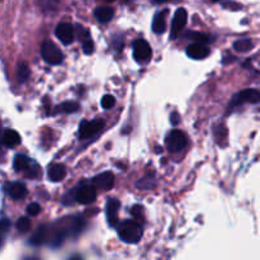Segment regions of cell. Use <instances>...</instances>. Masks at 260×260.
Returning a JSON list of instances; mask_svg holds the SVG:
<instances>
[{"mask_svg": "<svg viewBox=\"0 0 260 260\" xmlns=\"http://www.w3.org/2000/svg\"><path fill=\"white\" fill-rule=\"evenodd\" d=\"M118 235L121 240L128 244H136L142 238V228L136 221H124L118 229Z\"/></svg>", "mask_w": 260, "mask_h": 260, "instance_id": "cell-1", "label": "cell"}, {"mask_svg": "<svg viewBox=\"0 0 260 260\" xmlns=\"http://www.w3.org/2000/svg\"><path fill=\"white\" fill-rule=\"evenodd\" d=\"M41 55L43 60L50 65H58L62 62L63 55L60 51V48L51 41H45L41 46Z\"/></svg>", "mask_w": 260, "mask_h": 260, "instance_id": "cell-2", "label": "cell"}, {"mask_svg": "<svg viewBox=\"0 0 260 260\" xmlns=\"http://www.w3.org/2000/svg\"><path fill=\"white\" fill-rule=\"evenodd\" d=\"M187 136L179 129H174L167 137V147L170 152H179L187 146Z\"/></svg>", "mask_w": 260, "mask_h": 260, "instance_id": "cell-3", "label": "cell"}, {"mask_svg": "<svg viewBox=\"0 0 260 260\" xmlns=\"http://www.w3.org/2000/svg\"><path fill=\"white\" fill-rule=\"evenodd\" d=\"M188 19V13L184 8H179L175 12L174 18H173V24H172V32H170V40H175L178 36L180 35L183 29H184L185 24H187Z\"/></svg>", "mask_w": 260, "mask_h": 260, "instance_id": "cell-4", "label": "cell"}, {"mask_svg": "<svg viewBox=\"0 0 260 260\" xmlns=\"http://www.w3.org/2000/svg\"><path fill=\"white\" fill-rule=\"evenodd\" d=\"M104 127V121L103 119H95V121L86 122L84 121L80 124V128H79V134H80V139L85 140L89 137L94 136L95 134H98L99 131H102Z\"/></svg>", "mask_w": 260, "mask_h": 260, "instance_id": "cell-5", "label": "cell"}, {"mask_svg": "<svg viewBox=\"0 0 260 260\" xmlns=\"http://www.w3.org/2000/svg\"><path fill=\"white\" fill-rule=\"evenodd\" d=\"M260 102V91L256 89H245L236 94L231 101L233 106H239L241 103H259Z\"/></svg>", "mask_w": 260, "mask_h": 260, "instance_id": "cell-6", "label": "cell"}, {"mask_svg": "<svg viewBox=\"0 0 260 260\" xmlns=\"http://www.w3.org/2000/svg\"><path fill=\"white\" fill-rule=\"evenodd\" d=\"M134 56L139 62H145L152 56L151 47L145 40H136L134 43Z\"/></svg>", "mask_w": 260, "mask_h": 260, "instance_id": "cell-7", "label": "cell"}, {"mask_svg": "<svg viewBox=\"0 0 260 260\" xmlns=\"http://www.w3.org/2000/svg\"><path fill=\"white\" fill-rule=\"evenodd\" d=\"M55 35L63 45H70L75 38V29L70 23H60L56 27Z\"/></svg>", "mask_w": 260, "mask_h": 260, "instance_id": "cell-8", "label": "cell"}, {"mask_svg": "<svg viewBox=\"0 0 260 260\" xmlns=\"http://www.w3.org/2000/svg\"><path fill=\"white\" fill-rule=\"evenodd\" d=\"M96 189L94 185H84L76 192V201L81 205H90L95 201Z\"/></svg>", "mask_w": 260, "mask_h": 260, "instance_id": "cell-9", "label": "cell"}, {"mask_svg": "<svg viewBox=\"0 0 260 260\" xmlns=\"http://www.w3.org/2000/svg\"><path fill=\"white\" fill-rule=\"evenodd\" d=\"M93 184L103 190H109L114 185V175L111 172H104L93 178Z\"/></svg>", "mask_w": 260, "mask_h": 260, "instance_id": "cell-10", "label": "cell"}, {"mask_svg": "<svg viewBox=\"0 0 260 260\" xmlns=\"http://www.w3.org/2000/svg\"><path fill=\"white\" fill-rule=\"evenodd\" d=\"M187 55L194 60H202L210 55V50L207 46L202 43H192L187 47Z\"/></svg>", "mask_w": 260, "mask_h": 260, "instance_id": "cell-11", "label": "cell"}, {"mask_svg": "<svg viewBox=\"0 0 260 260\" xmlns=\"http://www.w3.org/2000/svg\"><path fill=\"white\" fill-rule=\"evenodd\" d=\"M119 202L117 200H109L107 203L106 212H107V218H108V222L111 226H116L118 222V217H117V212L119 210Z\"/></svg>", "mask_w": 260, "mask_h": 260, "instance_id": "cell-12", "label": "cell"}, {"mask_svg": "<svg viewBox=\"0 0 260 260\" xmlns=\"http://www.w3.org/2000/svg\"><path fill=\"white\" fill-rule=\"evenodd\" d=\"M167 15L168 10H162V12L157 13L154 18V22H152V30L157 35H161L167 29Z\"/></svg>", "mask_w": 260, "mask_h": 260, "instance_id": "cell-13", "label": "cell"}, {"mask_svg": "<svg viewBox=\"0 0 260 260\" xmlns=\"http://www.w3.org/2000/svg\"><path fill=\"white\" fill-rule=\"evenodd\" d=\"M20 142V136L17 131L14 129H7L4 131L2 136V144L7 147H15L17 145H19Z\"/></svg>", "mask_w": 260, "mask_h": 260, "instance_id": "cell-14", "label": "cell"}, {"mask_svg": "<svg viewBox=\"0 0 260 260\" xmlns=\"http://www.w3.org/2000/svg\"><path fill=\"white\" fill-rule=\"evenodd\" d=\"M65 177H66V169L63 165L53 164L52 167L48 169V178H50L52 182H61Z\"/></svg>", "mask_w": 260, "mask_h": 260, "instance_id": "cell-15", "label": "cell"}, {"mask_svg": "<svg viewBox=\"0 0 260 260\" xmlns=\"http://www.w3.org/2000/svg\"><path fill=\"white\" fill-rule=\"evenodd\" d=\"M94 15L101 23H107L113 18L114 10L109 7H99L94 12Z\"/></svg>", "mask_w": 260, "mask_h": 260, "instance_id": "cell-16", "label": "cell"}, {"mask_svg": "<svg viewBox=\"0 0 260 260\" xmlns=\"http://www.w3.org/2000/svg\"><path fill=\"white\" fill-rule=\"evenodd\" d=\"M9 194L13 200H23L27 196V188L22 183H14L10 185Z\"/></svg>", "mask_w": 260, "mask_h": 260, "instance_id": "cell-17", "label": "cell"}, {"mask_svg": "<svg viewBox=\"0 0 260 260\" xmlns=\"http://www.w3.org/2000/svg\"><path fill=\"white\" fill-rule=\"evenodd\" d=\"M46 238H47V228L46 226H41L40 229H38L37 231H36L35 234L32 235V238H30L29 243L32 244V245H42L43 243H45Z\"/></svg>", "mask_w": 260, "mask_h": 260, "instance_id": "cell-18", "label": "cell"}, {"mask_svg": "<svg viewBox=\"0 0 260 260\" xmlns=\"http://www.w3.org/2000/svg\"><path fill=\"white\" fill-rule=\"evenodd\" d=\"M30 167V160L24 155H17L14 159V169L17 172H27Z\"/></svg>", "mask_w": 260, "mask_h": 260, "instance_id": "cell-19", "label": "cell"}, {"mask_svg": "<svg viewBox=\"0 0 260 260\" xmlns=\"http://www.w3.org/2000/svg\"><path fill=\"white\" fill-rule=\"evenodd\" d=\"M254 47L253 41L249 40V38H243V40H238L234 43V48H235L238 52H248L251 48Z\"/></svg>", "mask_w": 260, "mask_h": 260, "instance_id": "cell-20", "label": "cell"}, {"mask_svg": "<svg viewBox=\"0 0 260 260\" xmlns=\"http://www.w3.org/2000/svg\"><path fill=\"white\" fill-rule=\"evenodd\" d=\"M29 74H30L29 68L27 66V63L24 62L19 63V66H18V73H17L19 83H24V81H27L28 78H29Z\"/></svg>", "mask_w": 260, "mask_h": 260, "instance_id": "cell-21", "label": "cell"}, {"mask_svg": "<svg viewBox=\"0 0 260 260\" xmlns=\"http://www.w3.org/2000/svg\"><path fill=\"white\" fill-rule=\"evenodd\" d=\"M38 4L42 8L43 12H53L58 5V0H38Z\"/></svg>", "mask_w": 260, "mask_h": 260, "instance_id": "cell-22", "label": "cell"}, {"mask_svg": "<svg viewBox=\"0 0 260 260\" xmlns=\"http://www.w3.org/2000/svg\"><path fill=\"white\" fill-rule=\"evenodd\" d=\"M187 37L190 38V40L196 41V43H202V45L210 42V38H208V36L202 35V33H198V32H189L187 35Z\"/></svg>", "mask_w": 260, "mask_h": 260, "instance_id": "cell-23", "label": "cell"}, {"mask_svg": "<svg viewBox=\"0 0 260 260\" xmlns=\"http://www.w3.org/2000/svg\"><path fill=\"white\" fill-rule=\"evenodd\" d=\"M60 109L65 113H75L79 109V104L76 102H65V103L61 104Z\"/></svg>", "mask_w": 260, "mask_h": 260, "instance_id": "cell-24", "label": "cell"}, {"mask_svg": "<svg viewBox=\"0 0 260 260\" xmlns=\"http://www.w3.org/2000/svg\"><path fill=\"white\" fill-rule=\"evenodd\" d=\"M17 229L20 233H27L30 229V221L27 217H20L17 222Z\"/></svg>", "mask_w": 260, "mask_h": 260, "instance_id": "cell-25", "label": "cell"}, {"mask_svg": "<svg viewBox=\"0 0 260 260\" xmlns=\"http://www.w3.org/2000/svg\"><path fill=\"white\" fill-rule=\"evenodd\" d=\"M116 104V99H114L113 95H104L103 98H102V107H103L104 109H111L112 107Z\"/></svg>", "mask_w": 260, "mask_h": 260, "instance_id": "cell-26", "label": "cell"}, {"mask_svg": "<svg viewBox=\"0 0 260 260\" xmlns=\"http://www.w3.org/2000/svg\"><path fill=\"white\" fill-rule=\"evenodd\" d=\"M131 215L134 216L136 220H141L142 216H144V208L139 205H135L134 207L131 208Z\"/></svg>", "mask_w": 260, "mask_h": 260, "instance_id": "cell-27", "label": "cell"}, {"mask_svg": "<svg viewBox=\"0 0 260 260\" xmlns=\"http://www.w3.org/2000/svg\"><path fill=\"white\" fill-rule=\"evenodd\" d=\"M83 50H84V53H85V55H90V53H93L94 43H93V41L90 40V38H89V40H86V41H84Z\"/></svg>", "mask_w": 260, "mask_h": 260, "instance_id": "cell-28", "label": "cell"}, {"mask_svg": "<svg viewBox=\"0 0 260 260\" xmlns=\"http://www.w3.org/2000/svg\"><path fill=\"white\" fill-rule=\"evenodd\" d=\"M41 211V207L40 205H37V203H32V205H29L27 207V212L29 213L30 216H37L38 213H40Z\"/></svg>", "mask_w": 260, "mask_h": 260, "instance_id": "cell-29", "label": "cell"}, {"mask_svg": "<svg viewBox=\"0 0 260 260\" xmlns=\"http://www.w3.org/2000/svg\"><path fill=\"white\" fill-rule=\"evenodd\" d=\"M223 7H225V8H230V9H233V10H238V9H240L241 5H239L238 3L226 2V3H223Z\"/></svg>", "mask_w": 260, "mask_h": 260, "instance_id": "cell-30", "label": "cell"}, {"mask_svg": "<svg viewBox=\"0 0 260 260\" xmlns=\"http://www.w3.org/2000/svg\"><path fill=\"white\" fill-rule=\"evenodd\" d=\"M9 226H10V222L8 220H4V221H2V222H0V231H7L8 229H9Z\"/></svg>", "mask_w": 260, "mask_h": 260, "instance_id": "cell-31", "label": "cell"}, {"mask_svg": "<svg viewBox=\"0 0 260 260\" xmlns=\"http://www.w3.org/2000/svg\"><path fill=\"white\" fill-rule=\"evenodd\" d=\"M170 119H172L173 124H178V122H179V114H178L177 112H174V113L170 116Z\"/></svg>", "mask_w": 260, "mask_h": 260, "instance_id": "cell-32", "label": "cell"}, {"mask_svg": "<svg viewBox=\"0 0 260 260\" xmlns=\"http://www.w3.org/2000/svg\"><path fill=\"white\" fill-rule=\"evenodd\" d=\"M70 260H83V258H81L80 255H73L70 258Z\"/></svg>", "mask_w": 260, "mask_h": 260, "instance_id": "cell-33", "label": "cell"}, {"mask_svg": "<svg viewBox=\"0 0 260 260\" xmlns=\"http://www.w3.org/2000/svg\"><path fill=\"white\" fill-rule=\"evenodd\" d=\"M154 3H164V2H168V0H152Z\"/></svg>", "mask_w": 260, "mask_h": 260, "instance_id": "cell-34", "label": "cell"}, {"mask_svg": "<svg viewBox=\"0 0 260 260\" xmlns=\"http://www.w3.org/2000/svg\"><path fill=\"white\" fill-rule=\"evenodd\" d=\"M2 244H3V238H2V234H0V248H2Z\"/></svg>", "mask_w": 260, "mask_h": 260, "instance_id": "cell-35", "label": "cell"}, {"mask_svg": "<svg viewBox=\"0 0 260 260\" xmlns=\"http://www.w3.org/2000/svg\"><path fill=\"white\" fill-rule=\"evenodd\" d=\"M24 260H40V259H37V258H25Z\"/></svg>", "mask_w": 260, "mask_h": 260, "instance_id": "cell-36", "label": "cell"}, {"mask_svg": "<svg viewBox=\"0 0 260 260\" xmlns=\"http://www.w3.org/2000/svg\"><path fill=\"white\" fill-rule=\"evenodd\" d=\"M107 2H114V0H107Z\"/></svg>", "mask_w": 260, "mask_h": 260, "instance_id": "cell-37", "label": "cell"}]
</instances>
